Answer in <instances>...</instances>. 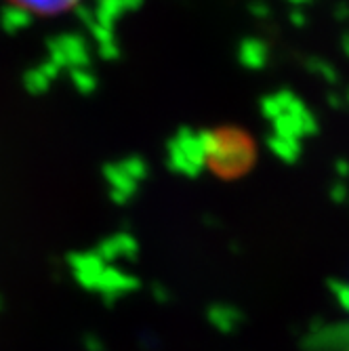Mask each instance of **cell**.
Returning a JSON list of instances; mask_svg holds the SVG:
<instances>
[{
	"label": "cell",
	"mask_w": 349,
	"mask_h": 351,
	"mask_svg": "<svg viewBox=\"0 0 349 351\" xmlns=\"http://www.w3.org/2000/svg\"><path fill=\"white\" fill-rule=\"evenodd\" d=\"M13 7H19L27 11L29 15H59L63 11H68L76 7L80 0H11Z\"/></svg>",
	"instance_id": "obj_1"
}]
</instances>
